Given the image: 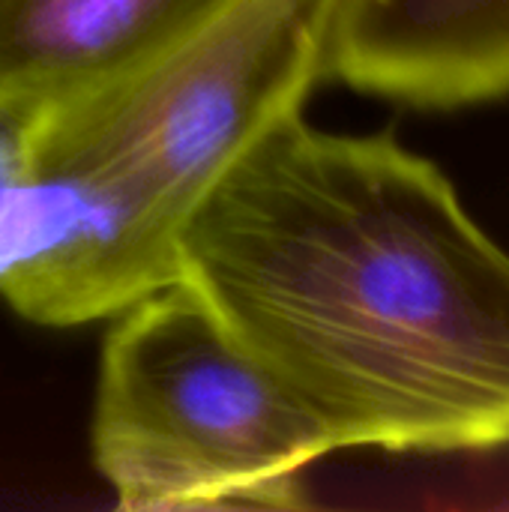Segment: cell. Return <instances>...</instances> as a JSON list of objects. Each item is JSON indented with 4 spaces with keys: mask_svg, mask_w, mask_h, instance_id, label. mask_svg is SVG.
<instances>
[{
    "mask_svg": "<svg viewBox=\"0 0 509 512\" xmlns=\"http://www.w3.org/2000/svg\"><path fill=\"white\" fill-rule=\"evenodd\" d=\"M177 279L333 453L509 444V252L390 135L279 120L189 219Z\"/></svg>",
    "mask_w": 509,
    "mask_h": 512,
    "instance_id": "obj_1",
    "label": "cell"
},
{
    "mask_svg": "<svg viewBox=\"0 0 509 512\" xmlns=\"http://www.w3.org/2000/svg\"><path fill=\"white\" fill-rule=\"evenodd\" d=\"M93 468L123 510H306V471L333 453L291 390L186 282L114 315Z\"/></svg>",
    "mask_w": 509,
    "mask_h": 512,
    "instance_id": "obj_3",
    "label": "cell"
},
{
    "mask_svg": "<svg viewBox=\"0 0 509 512\" xmlns=\"http://www.w3.org/2000/svg\"><path fill=\"white\" fill-rule=\"evenodd\" d=\"M336 3L228 0L129 66L27 114L12 129V174L63 198L72 225L0 270L12 312L78 327L177 282L195 210L324 78Z\"/></svg>",
    "mask_w": 509,
    "mask_h": 512,
    "instance_id": "obj_2",
    "label": "cell"
},
{
    "mask_svg": "<svg viewBox=\"0 0 509 512\" xmlns=\"http://www.w3.org/2000/svg\"><path fill=\"white\" fill-rule=\"evenodd\" d=\"M324 78L411 108L509 96V0H339Z\"/></svg>",
    "mask_w": 509,
    "mask_h": 512,
    "instance_id": "obj_4",
    "label": "cell"
},
{
    "mask_svg": "<svg viewBox=\"0 0 509 512\" xmlns=\"http://www.w3.org/2000/svg\"><path fill=\"white\" fill-rule=\"evenodd\" d=\"M69 228L63 201L45 189H27L12 174V126L0 123V270L51 246Z\"/></svg>",
    "mask_w": 509,
    "mask_h": 512,
    "instance_id": "obj_6",
    "label": "cell"
},
{
    "mask_svg": "<svg viewBox=\"0 0 509 512\" xmlns=\"http://www.w3.org/2000/svg\"><path fill=\"white\" fill-rule=\"evenodd\" d=\"M228 0H0V123L129 66Z\"/></svg>",
    "mask_w": 509,
    "mask_h": 512,
    "instance_id": "obj_5",
    "label": "cell"
}]
</instances>
